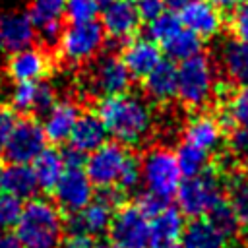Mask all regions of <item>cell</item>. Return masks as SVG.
I'll use <instances>...</instances> for the list:
<instances>
[{
    "label": "cell",
    "mask_w": 248,
    "mask_h": 248,
    "mask_svg": "<svg viewBox=\"0 0 248 248\" xmlns=\"http://www.w3.org/2000/svg\"><path fill=\"white\" fill-rule=\"evenodd\" d=\"M227 242L229 240L205 217L192 219L188 225H184L180 234L182 248H227Z\"/></svg>",
    "instance_id": "cb8c5ba5"
},
{
    "label": "cell",
    "mask_w": 248,
    "mask_h": 248,
    "mask_svg": "<svg viewBox=\"0 0 248 248\" xmlns=\"http://www.w3.org/2000/svg\"><path fill=\"white\" fill-rule=\"evenodd\" d=\"M227 178L211 163L202 174L184 178L176 188L178 209L186 217H203L225 200Z\"/></svg>",
    "instance_id": "277c9868"
},
{
    "label": "cell",
    "mask_w": 248,
    "mask_h": 248,
    "mask_svg": "<svg viewBox=\"0 0 248 248\" xmlns=\"http://www.w3.org/2000/svg\"><path fill=\"white\" fill-rule=\"evenodd\" d=\"M244 248H248V240H246V244H244Z\"/></svg>",
    "instance_id": "6f0895ef"
},
{
    "label": "cell",
    "mask_w": 248,
    "mask_h": 248,
    "mask_svg": "<svg viewBox=\"0 0 248 248\" xmlns=\"http://www.w3.org/2000/svg\"><path fill=\"white\" fill-rule=\"evenodd\" d=\"M105 29L99 21H70L64 25L62 37L56 46V56L72 68H79L93 60L105 48Z\"/></svg>",
    "instance_id": "8992f818"
},
{
    "label": "cell",
    "mask_w": 248,
    "mask_h": 248,
    "mask_svg": "<svg viewBox=\"0 0 248 248\" xmlns=\"http://www.w3.org/2000/svg\"><path fill=\"white\" fill-rule=\"evenodd\" d=\"M56 66V54L33 45L23 50L8 52L2 62V74L10 81H39L45 79Z\"/></svg>",
    "instance_id": "30bf717a"
},
{
    "label": "cell",
    "mask_w": 248,
    "mask_h": 248,
    "mask_svg": "<svg viewBox=\"0 0 248 248\" xmlns=\"http://www.w3.org/2000/svg\"><path fill=\"white\" fill-rule=\"evenodd\" d=\"M56 101H58V97H56L54 87L46 79H39L35 83V97H33V105H31L29 116H35L37 120L45 118L50 112V108L56 105Z\"/></svg>",
    "instance_id": "d590c367"
},
{
    "label": "cell",
    "mask_w": 248,
    "mask_h": 248,
    "mask_svg": "<svg viewBox=\"0 0 248 248\" xmlns=\"http://www.w3.org/2000/svg\"><path fill=\"white\" fill-rule=\"evenodd\" d=\"M95 112L103 120L108 136L130 149L143 145L151 138L155 118L145 97L132 93L101 97L95 103Z\"/></svg>",
    "instance_id": "6da1fadb"
},
{
    "label": "cell",
    "mask_w": 248,
    "mask_h": 248,
    "mask_svg": "<svg viewBox=\"0 0 248 248\" xmlns=\"http://www.w3.org/2000/svg\"><path fill=\"white\" fill-rule=\"evenodd\" d=\"M215 62L198 52L176 68V99L190 110H203L215 97Z\"/></svg>",
    "instance_id": "3957f363"
},
{
    "label": "cell",
    "mask_w": 248,
    "mask_h": 248,
    "mask_svg": "<svg viewBox=\"0 0 248 248\" xmlns=\"http://www.w3.org/2000/svg\"><path fill=\"white\" fill-rule=\"evenodd\" d=\"M101 12H103L101 25L105 29V35L108 37L107 43L122 48V45H126L130 39L136 37L141 19L132 0H114Z\"/></svg>",
    "instance_id": "4fadbf2b"
},
{
    "label": "cell",
    "mask_w": 248,
    "mask_h": 248,
    "mask_svg": "<svg viewBox=\"0 0 248 248\" xmlns=\"http://www.w3.org/2000/svg\"><path fill=\"white\" fill-rule=\"evenodd\" d=\"M99 8L95 0H64V16L68 21H89L95 19Z\"/></svg>",
    "instance_id": "f35d334b"
},
{
    "label": "cell",
    "mask_w": 248,
    "mask_h": 248,
    "mask_svg": "<svg viewBox=\"0 0 248 248\" xmlns=\"http://www.w3.org/2000/svg\"><path fill=\"white\" fill-rule=\"evenodd\" d=\"M110 2H114V0H95V4H97V8H99V10H105Z\"/></svg>",
    "instance_id": "816d5d0a"
},
{
    "label": "cell",
    "mask_w": 248,
    "mask_h": 248,
    "mask_svg": "<svg viewBox=\"0 0 248 248\" xmlns=\"http://www.w3.org/2000/svg\"><path fill=\"white\" fill-rule=\"evenodd\" d=\"M225 153L238 167H248V126H232V128H229Z\"/></svg>",
    "instance_id": "836d02e7"
},
{
    "label": "cell",
    "mask_w": 248,
    "mask_h": 248,
    "mask_svg": "<svg viewBox=\"0 0 248 248\" xmlns=\"http://www.w3.org/2000/svg\"><path fill=\"white\" fill-rule=\"evenodd\" d=\"M2 169H4V161H2V157H0V176H2Z\"/></svg>",
    "instance_id": "11a10c76"
},
{
    "label": "cell",
    "mask_w": 248,
    "mask_h": 248,
    "mask_svg": "<svg viewBox=\"0 0 248 248\" xmlns=\"http://www.w3.org/2000/svg\"><path fill=\"white\" fill-rule=\"evenodd\" d=\"M16 236L23 248H58L64 238V215L46 198H31L16 223Z\"/></svg>",
    "instance_id": "7a4b0ae2"
},
{
    "label": "cell",
    "mask_w": 248,
    "mask_h": 248,
    "mask_svg": "<svg viewBox=\"0 0 248 248\" xmlns=\"http://www.w3.org/2000/svg\"><path fill=\"white\" fill-rule=\"evenodd\" d=\"M21 209H23V205H21L19 198L0 192V229L2 231L14 229L21 215Z\"/></svg>",
    "instance_id": "74e56055"
},
{
    "label": "cell",
    "mask_w": 248,
    "mask_h": 248,
    "mask_svg": "<svg viewBox=\"0 0 248 248\" xmlns=\"http://www.w3.org/2000/svg\"><path fill=\"white\" fill-rule=\"evenodd\" d=\"M52 202L62 215L83 209L93 200V184L83 169H64L58 182L52 188Z\"/></svg>",
    "instance_id": "8fae6325"
},
{
    "label": "cell",
    "mask_w": 248,
    "mask_h": 248,
    "mask_svg": "<svg viewBox=\"0 0 248 248\" xmlns=\"http://www.w3.org/2000/svg\"><path fill=\"white\" fill-rule=\"evenodd\" d=\"M122 62L128 68L132 79H143L161 60V48L155 41L134 37L122 46Z\"/></svg>",
    "instance_id": "ac0fdd59"
},
{
    "label": "cell",
    "mask_w": 248,
    "mask_h": 248,
    "mask_svg": "<svg viewBox=\"0 0 248 248\" xmlns=\"http://www.w3.org/2000/svg\"><path fill=\"white\" fill-rule=\"evenodd\" d=\"M134 203L140 207V211H141L147 219H153L161 209H165V207L169 205L167 200H163V198H159V196H155V194H151V192H147V190L141 192Z\"/></svg>",
    "instance_id": "60d3db41"
},
{
    "label": "cell",
    "mask_w": 248,
    "mask_h": 248,
    "mask_svg": "<svg viewBox=\"0 0 248 248\" xmlns=\"http://www.w3.org/2000/svg\"><path fill=\"white\" fill-rule=\"evenodd\" d=\"M93 248H116V246L112 244L110 238H97L95 244H93Z\"/></svg>",
    "instance_id": "f907efd6"
},
{
    "label": "cell",
    "mask_w": 248,
    "mask_h": 248,
    "mask_svg": "<svg viewBox=\"0 0 248 248\" xmlns=\"http://www.w3.org/2000/svg\"><path fill=\"white\" fill-rule=\"evenodd\" d=\"M242 176H244V180L248 182V167H244V172H242Z\"/></svg>",
    "instance_id": "f5cc1de1"
},
{
    "label": "cell",
    "mask_w": 248,
    "mask_h": 248,
    "mask_svg": "<svg viewBox=\"0 0 248 248\" xmlns=\"http://www.w3.org/2000/svg\"><path fill=\"white\" fill-rule=\"evenodd\" d=\"M205 219H207L227 240H231V238H234L236 234H240L238 219H236V215H234L231 203L227 202V198H225L221 203H217V205L205 215Z\"/></svg>",
    "instance_id": "4dcf8cb0"
},
{
    "label": "cell",
    "mask_w": 248,
    "mask_h": 248,
    "mask_svg": "<svg viewBox=\"0 0 248 248\" xmlns=\"http://www.w3.org/2000/svg\"><path fill=\"white\" fill-rule=\"evenodd\" d=\"M81 112V103L74 99H62L56 101V105L50 108V112L43 118V130L48 141L52 143H64L70 138V132Z\"/></svg>",
    "instance_id": "ffe728a7"
},
{
    "label": "cell",
    "mask_w": 248,
    "mask_h": 248,
    "mask_svg": "<svg viewBox=\"0 0 248 248\" xmlns=\"http://www.w3.org/2000/svg\"><path fill=\"white\" fill-rule=\"evenodd\" d=\"M0 190L6 194H12L19 200H31L35 198L39 184L35 178V172L29 165H17V163H8L2 169L0 176Z\"/></svg>",
    "instance_id": "603a6c76"
},
{
    "label": "cell",
    "mask_w": 248,
    "mask_h": 248,
    "mask_svg": "<svg viewBox=\"0 0 248 248\" xmlns=\"http://www.w3.org/2000/svg\"><path fill=\"white\" fill-rule=\"evenodd\" d=\"M0 39L6 52H16L37 45V31L27 12L0 14Z\"/></svg>",
    "instance_id": "2e32d148"
},
{
    "label": "cell",
    "mask_w": 248,
    "mask_h": 248,
    "mask_svg": "<svg viewBox=\"0 0 248 248\" xmlns=\"http://www.w3.org/2000/svg\"><path fill=\"white\" fill-rule=\"evenodd\" d=\"M0 248H23V244L19 242V238L16 234H12V232L6 231L0 236Z\"/></svg>",
    "instance_id": "bcb514c9"
},
{
    "label": "cell",
    "mask_w": 248,
    "mask_h": 248,
    "mask_svg": "<svg viewBox=\"0 0 248 248\" xmlns=\"http://www.w3.org/2000/svg\"><path fill=\"white\" fill-rule=\"evenodd\" d=\"M161 46H163V50L167 52V56L170 60H180L182 62V60H186V58L202 52L203 43H202V37L200 35H196L188 27H182L172 37H169L167 41H163Z\"/></svg>",
    "instance_id": "f1b7e54d"
},
{
    "label": "cell",
    "mask_w": 248,
    "mask_h": 248,
    "mask_svg": "<svg viewBox=\"0 0 248 248\" xmlns=\"http://www.w3.org/2000/svg\"><path fill=\"white\" fill-rule=\"evenodd\" d=\"M186 2H188V0H165V4H167L172 12H180V10H182V6H184Z\"/></svg>",
    "instance_id": "681fc988"
},
{
    "label": "cell",
    "mask_w": 248,
    "mask_h": 248,
    "mask_svg": "<svg viewBox=\"0 0 248 248\" xmlns=\"http://www.w3.org/2000/svg\"><path fill=\"white\" fill-rule=\"evenodd\" d=\"M25 12L37 29L48 21L64 17V0H33Z\"/></svg>",
    "instance_id": "1f68e13d"
},
{
    "label": "cell",
    "mask_w": 248,
    "mask_h": 248,
    "mask_svg": "<svg viewBox=\"0 0 248 248\" xmlns=\"http://www.w3.org/2000/svg\"><path fill=\"white\" fill-rule=\"evenodd\" d=\"M140 182H141V161H140V155H136L134 149H130L114 186L122 190L126 196H130L140 186Z\"/></svg>",
    "instance_id": "e575fe53"
},
{
    "label": "cell",
    "mask_w": 248,
    "mask_h": 248,
    "mask_svg": "<svg viewBox=\"0 0 248 248\" xmlns=\"http://www.w3.org/2000/svg\"><path fill=\"white\" fill-rule=\"evenodd\" d=\"M211 4H215L219 10H234L238 4L246 2V0H209Z\"/></svg>",
    "instance_id": "7dc6e473"
},
{
    "label": "cell",
    "mask_w": 248,
    "mask_h": 248,
    "mask_svg": "<svg viewBox=\"0 0 248 248\" xmlns=\"http://www.w3.org/2000/svg\"><path fill=\"white\" fill-rule=\"evenodd\" d=\"M219 70L223 72V79L234 85L248 83V45L234 39L232 35L223 41L217 56Z\"/></svg>",
    "instance_id": "d6986e66"
},
{
    "label": "cell",
    "mask_w": 248,
    "mask_h": 248,
    "mask_svg": "<svg viewBox=\"0 0 248 248\" xmlns=\"http://www.w3.org/2000/svg\"><path fill=\"white\" fill-rule=\"evenodd\" d=\"M227 192V202L231 203L238 225H240V234L248 238V182L244 180L242 172L240 174H231L225 184Z\"/></svg>",
    "instance_id": "4316f807"
},
{
    "label": "cell",
    "mask_w": 248,
    "mask_h": 248,
    "mask_svg": "<svg viewBox=\"0 0 248 248\" xmlns=\"http://www.w3.org/2000/svg\"><path fill=\"white\" fill-rule=\"evenodd\" d=\"M231 35L248 45V2L238 4L231 16Z\"/></svg>",
    "instance_id": "ab89813d"
},
{
    "label": "cell",
    "mask_w": 248,
    "mask_h": 248,
    "mask_svg": "<svg viewBox=\"0 0 248 248\" xmlns=\"http://www.w3.org/2000/svg\"><path fill=\"white\" fill-rule=\"evenodd\" d=\"M149 248H182L180 240H153Z\"/></svg>",
    "instance_id": "c3c4849f"
},
{
    "label": "cell",
    "mask_w": 248,
    "mask_h": 248,
    "mask_svg": "<svg viewBox=\"0 0 248 248\" xmlns=\"http://www.w3.org/2000/svg\"><path fill=\"white\" fill-rule=\"evenodd\" d=\"M45 147H46V136L41 120L23 114L17 116L0 157L4 163L29 165Z\"/></svg>",
    "instance_id": "ba28073f"
},
{
    "label": "cell",
    "mask_w": 248,
    "mask_h": 248,
    "mask_svg": "<svg viewBox=\"0 0 248 248\" xmlns=\"http://www.w3.org/2000/svg\"><path fill=\"white\" fill-rule=\"evenodd\" d=\"M107 138H108V132L103 120L99 118V114L91 110H81L70 132L68 143L83 153H91L97 147H101L107 141Z\"/></svg>",
    "instance_id": "44dd1931"
},
{
    "label": "cell",
    "mask_w": 248,
    "mask_h": 248,
    "mask_svg": "<svg viewBox=\"0 0 248 248\" xmlns=\"http://www.w3.org/2000/svg\"><path fill=\"white\" fill-rule=\"evenodd\" d=\"M114 209L108 205L91 200L83 209L64 215V232L66 234H89V236H103L108 231L110 219Z\"/></svg>",
    "instance_id": "5bb4252c"
},
{
    "label": "cell",
    "mask_w": 248,
    "mask_h": 248,
    "mask_svg": "<svg viewBox=\"0 0 248 248\" xmlns=\"http://www.w3.org/2000/svg\"><path fill=\"white\" fill-rule=\"evenodd\" d=\"M136 10L140 14V19L149 23L165 12V0H138Z\"/></svg>",
    "instance_id": "7bdbcfd3"
},
{
    "label": "cell",
    "mask_w": 248,
    "mask_h": 248,
    "mask_svg": "<svg viewBox=\"0 0 248 248\" xmlns=\"http://www.w3.org/2000/svg\"><path fill=\"white\" fill-rule=\"evenodd\" d=\"M130 153V147L120 141H105L101 147L89 153L85 161V174L95 186H110L116 182L124 161Z\"/></svg>",
    "instance_id": "7c38bea8"
},
{
    "label": "cell",
    "mask_w": 248,
    "mask_h": 248,
    "mask_svg": "<svg viewBox=\"0 0 248 248\" xmlns=\"http://www.w3.org/2000/svg\"><path fill=\"white\" fill-rule=\"evenodd\" d=\"M184 215L180 209L167 205L151 219V234L153 240H180L184 231Z\"/></svg>",
    "instance_id": "83f0119b"
},
{
    "label": "cell",
    "mask_w": 248,
    "mask_h": 248,
    "mask_svg": "<svg viewBox=\"0 0 248 248\" xmlns=\"http://www.w3.org/2000/svg\"><path fill=\"white\" fill-rule=\"evenodd\" d=\"M140 161L145 190L170 202V198L176 194L182 176L174 151L169 145H149L140 157Z\"/></svg>",
    "instance_id": "52a82bcc"
},
{
    "label": "cell",
    "mask_w": 248,
    "mask_h": 248,
    "mask_svg": "<svg viewBox=\"0 0 248 248\" xmlns=\"http://www.w3.org/2000/svg\"><path fill=\"white\" fill-rule=\"evenodd\" d=\"M79 68L83 70L81 85L93 99L128 93L132 85V76L118 52H99L93 60Z\"/></svg>",
    "instance_id": "5b68a950"
},
{
    "label": "cell",
    "mask_w": 248,
    "mask_h": 248,
    "mask_svg": "<svg viewBox=\"0 0 248 248\" xmlns=\"http://www.w3.org/2000/svg\"><path fill=\"white\" fill-rule=\"evenodd\" d=\"M143 95L155 105H170L176 99V66L170 58H161L159 64L141 79Z\"/></svg>",
    "instance_id": "e0dca14e"
},
{
    "label": "cell",
    "mask_w": 248,
    "mask_h": 248,
    "mask_svg": "<svg viewBox=\"0 0 248 248\" xmlns=\"http://www.w3.org/2000/svg\"><path fill=\"white\" fill-rule=\"evenodd\" d=\"M60 157H62L64 169H83L85 167V161H87V155L83 151L76 149L70 143L66 147H60Z\"/></svg>",
    "instance_id": "ee69618b"
},
{
    "label": "cell",
    "mask_w": 248,
    "mask_h": 248,
    "mask_svg": "<svg viewBox=\"0 0 248 248\" xmlns=\"http://www.w3.org/2000/svg\"><path fill=\"white\" fill-rule=\"evenodd\" d=\"M107 232L116 248H149L153 242L151 219H147L136 203L116 207Z\"/></svg>",
    "instance_id": "9c48e42d"
},
{
    "label": "cell",
    "mask_w": 248,
    "mask_h": 248,
    "mask_svg": "<svg viewBox=\"0 0 248 248\" xmlns=\"http://www.w3.org/2000/svg\"><path fill=\"white\" fill-rule=\"evenodd\" d=\"M184 141H188L207 153L217 151L223 141V128H221L217 116L200 112L194 118H190L184 128Z\"/></svg>",
    "instance_id": "7402d4cb"
},
{
    "label": "cell",
    "mask_w": 248,
    "mask_h": 248,
    "mask_svg": "<svg viewBox=\"0 0 248 248\" xmlns=\"http://www.w3.org/2000/svg\"><path fill=\"white\" fill-rule=\"evenodd\" d=\"M17 116L19 114L8 103H0V153H2V149L6 145V141H8V136H10Z\"/></svg>",
    "instance_id": "b9f144b4"
},
{
    "label": "cell",
    "mask_w": 248,
    "mask_h": 248,
    "mask_svg": "<svg viewBox=\"0 0 248 248\" xmlns=\"http://www.w3.org/2000/svg\"><path fill=\"white\" fill-rule=\"evenodd\" d=\"M182 25L200 35L202 39L215 37L223 27L221 10L209 0H188L178 12Z\"/></svg>",
    "instance_id": "9a60e30c"
},
{
    "label": "cell",
    "mask_w": 248,
    "mask_h": 248,
    "mask_svg": "<svg viewBox=\"0 0 248 248\" xmlns=\"http://www.w3.org/2000/svg\"><path fill=\"white\" fill-rule=\"evenodd\" d=\"M95 238L89 234H68L66 238H62L58 248H93Z\"/></svg>",
    "instance_id": "f6af8a7d"
},
{
    "label": "cell",
    "mask_w": 248,
    "mask_h": 248,
    "mask_svg": "<svg viewBox=\"0 0 248 248\" xmlns=\"http://www.w3.org/2000/svg\"><path fill=\"white\" fill-rule=\"evenodd\" d=\"M174 157H176V163H178V170L184 178L198 176L211 165L209 153L192 145V143H188V141H180L176 145Z\"/></svg>",
    "instance_id": "f546056e"
},
{
    "label": "cell",
    "mask_w": 248,
    "mask_h": 248,
    "mask_svg": "<svg viewBox=\"0 0 248 248\" xmlns=\"http://www.w3.org/2000/svg\"><path fill=\"white\" fill-rule=\"evenodd\" d=\"M178 29H182V19L178 16V12H163L159 17H155L153 21L147 23V37L151 41H155L157 45H161L163 41H167L169 37H172Z\"/></svg>",
    "instance_id": "d6a6232c"
},
{
    "label": "cell",
    "mask_w": 248,
    "mask_h": 248,
    "mask_svg": "<svg viewBox=\"0 0 248 248\" xmlns=\"http://www.w3.org/2000/svg\"><path fill=\"white\" fill-rule=\"evenodd\" d=\"M35 83L37 81H16L12 95H10V107L19 114H29L31 112V105H33V97H35Z\"/></svg>",
    "instance_id": "8d00e7d4"
},
{
    "label": "cell",
    "mask_w": 248,
    "mask_h": 248,
    "mask_svg": "<svg viewBox=\"0 0 248 248\" xmlns=\"http://www.w3.org/2000/svg\"><path fill=\"white\" fill-rule=\"evenodd\" d=\"M4 52V45H2V39H0V54Z\"/></svg>",
    "instance_id": "9f6ffc18"
},
{
    "label": "cell",
    "mask_w": 248,
    "mask_h": 248,
    "mask_svg": "<svg viewBox=\"0 0 248 248\" xmlns=\"http://www.w3.org/2000/svg\"><path fill=\"white\" fill-rule=\"evenodd\" d=\"M33 172H35V178H37V184L41 190L45 192H52L54 184L58 182L60 174L64 172V163H62V157H60V149L56 147H45L33 161Z\"/></svg>",
    "instance_id": "d4e9b609"
},
{
    "label": "cell",
    "mask_w": 248,
    "mask_h": 248,
    "mask_svg": "<svg viewBox=\"0 0 248 248\" xmlns=\"http://www.w3.org/2000/svg\"><path fill=\"white\" fill-rule=\"evenodd\" d=\"M223 130L232 126H248V83L238 85L232 95L223 103L217 116Z\"/></svg>",
    "instance_id": "484cf974"
},
{
    "label": "cell",
    "mask_w": 248,
    "mask_h": 248,
    "mask_svg": "<svg viewBox=\"0 0 248 248\" xmlns=\"http://www.w3.org/2000/svg\"><path fill=\"white\" fill-rule=\"evenodd\" d=\"M4 79H6V78H4V74H2V66H0V85L4 83Z\"/></svg>",
    "instance_id": "db71d44e"
}]
</instances>
